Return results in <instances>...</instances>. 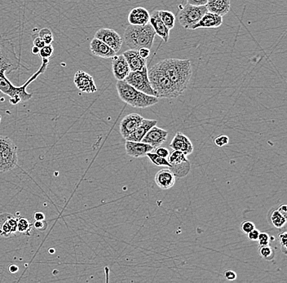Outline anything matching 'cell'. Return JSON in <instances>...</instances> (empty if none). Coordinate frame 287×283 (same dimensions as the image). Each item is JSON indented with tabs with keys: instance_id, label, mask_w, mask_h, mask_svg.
<instances>
[{
	"instance_id": "6da1fadb",
	"label": "cell",
	"mask_w": 287,
	"mask_h": 283,
	"mask_svg": "<svg viewBox=\"0 0 287 283\" xmlns=\"http://www.w3.org/2000/svg\"><path fill=\"white\" fill-rule=\"evenodd\" d=\"M22 65L17 56L15 46L12 40H8L0 34V91L10 97V103L17 105L32 98L33 94L28 93L26 87L34 82L40 75L47 70L46 64L42 63L40 70L31 76L27 82L20 87H16L6 77V73H11L18 70Z\"/></svg>"
},
{
	"instance_id": "7a4b0ae2",
	"label": "cell",
	"mask_w": 287,
	"mask_h": 283,
	"mask_svg": "<svg viewBox=\"0 0 287 283\" xmlns=\"http://www.w3.org/2000/svg\"><path fill=\"white\" fill-rule=\"evenodd\" d=\"M157 65L166 74L174 87L181 95L186 90L193 75L191 61L168 58L160 61Z\"/></svg>"
},
{
	"instance_id": "3957f363",
	"label": "cell",
	"mask_w": 287,
	"mask_h": 283,
	"mask_svg": "<svg viewBox=\"0 0 287 283\" xmlns=\"http://www.w3.org/2000/svg\"><path fill=\"white\" fill-rule=\"evenodd\" d=\"M156 33L150 23L145 26H130L124 32V42L130 49L138 50L141 47L151 49Z\"/></svg>"
},
{
	"instance_id": "277c9868",
	"label": "cell",
	"mask_w": 287,
	"mask_h": 283,
	"mask_svg": "<svg viewBox=\"0 0 287 283\" xmlns=\"http://www.w3.org/2000/svg\"><path fill=\"white\" fill-rule=\"evenodd\" d=\"M116 87L122 101L132 107L144 109L154 106L159 102V98L156 96H150L138 91L125 80H119Z\"/></svg>"
},
{
	"instance_id": "5b68a950",
	"label": "cell",
	"mask_w": 287,
	"mask_h": 283,
	"mask_svg": "<svg viewBox=\"0 0 287 283\" xmlns=\"http://www.w3.org/2000/svg\"><path fill=\"white\" fill-rule=\"evenodd\" d=\"M148 75L153 89L156 91L159 98L173 99L180 96L166 74L157 64L148 71Z\"/></svg>"
},
{
	"instance_id": "8992f818",
	"label": "cell",
	"mask_w": 287,
	"mask_h": 283,
	"mask_svg": "<svg viewBox=\"0 0 287 283\" xmlns=\"http://www.w3.org/2000/svg\"><path fill=\"white\" fill-rule=\"evenodd\" d=\"M17 162V145L7 136H0V172L12 171Z\"/></svg>"
},
{
	"instance_id": "52a82bcc",
	"label": "cell",
	"mask_w": 287,
	"mask_h": 283,
	"mask_svg": "<svg viewBox=\"0 0 287 283\" xmlns=\"http://www.w3.org/2000/svg\"><path fill=\"white\" fill-rule=\"evenodd\" d=\"M208 12L207 8L204 6H194V5H185L182 9L180 10L178 20L180 26L186 29L192 30V27L196 25L205 13Z\"/></svg>"
},
{
	"instance_id": "ba28073f",
	"label": "cell",
	"mask_w": 287,
	"mask_h": 283,
	"mask_svg": "<svg viewBox=\"0 0 287 283\" xmlns=\"http://www.w3.org/2000/svg\"><path fill=\"white\" fill-rule=\"evenodd\" d=\"M124 80L138 91L158 97L156 91H154L150 83L147 67L141 71H131Z\"/></svg>"
},
{
	"instance_id": "9c48e42d",
	"label": "cell",
	"mask_w": 287,
	"mask_h": 283,
	"mask_svg": "<svg viewBox=\"0 0 287 283\" xmlns=\"http://www.w3.org/2000/svg\"><path fill=\"white\" fill-rule=\"evenodd\" d=\"M95 38L105 42V44L111 47L116 53L120 51L123 42L121 36L112 29H100L95 35Z\"/></svg>"
},
{
	"instance_id": "30bf717a",
	"label": "cell",
	"mask_w": 287,
	"mask_h": 283,
	"mask_svg": "<svg viewBox=\"0 0 287 283\" xmlns=\"http://www.w3.org/2000/svg\"><path fill=\"white\" fill-rule=\"evenodd\" d=\"M74 82L76 87L84 93L92 94L97 91L93 77L85 71H79L75 73Z\"/></svg>"
},
{
	"instance_id": "8fae6325",
	"label": "cell",
	"mask_w": 287,
	"mask_h": 283,
	"mask_svg": "<svg viewBox=\"0 0 287 283\" xmlns=\"http://www.w3.org/2000/svg\"><path fill=\"white\" fill-rule=\"evenodd\" d=\"M17 233V218L10 213L0 214V236L9 238Z\"/></svg>"
},
{
	"instance_id": "7c38bea8",
	"label": "cell",
	"mask_w": 287,
	"mask_h": 283,
	"mask_svg": "<svg viewBox=\"0 0 287 283\" xmlns=\"http://www.w3.org/2000/svg\"><path fill=\"white\" fill-rule=\"evenodd\" d=\"M168 136V132L164 129L159 128L158 126H153L150 129L146 135L144 136L141 142L149 144L151 145L154 149L161 146L164 142H166V139Z\"/></svg>"
},
{
	"instance_id": "4fadbf2b",
	"label": "cell",
	"mask_w": 287,
	"mask_h": 283,
	"mask_svg": "<svg viewBox=\"0 0 287 283\" xmlns=\"http://www.w3.org/2000/svg\"><path fill=\"white\" fill-rule=\"evenodd\" d=\"M144 118L137 114H130L124 117L120 122V133L124 139L130 136L140 126Z\"/></svg>"
},
{
	"instance_id": "5bb4252c",
	"label": "cell",
	"mask_w": 287,
	"mask_h": 283,
	"mask_svg": "<svg viewBox=\"0 0 287 283\" xmlns=\"http://www.w3.org/2000/svg\"><path fill=\"white\" fill-rule=\"evenodd\" d=\"M113 74L115 79L119 80H124L131 72L127 61L123 55H115L112 57Z\"/></svg>"
},
{
	"instance_id": "9a60e30c",
	"label": "cell",
	"mask_w": 287,
	"mask_h": 283,
	"mask_svg": "<svg viewBox=\"0 0 287 283\" xmlns=\"http://www.w3.org/2000/svg\"><path fill=\"white\" fill-rule=\"evenodd\" d=\"M170 146L173 150L180 151L186 156L191 155L194 151V145L192 144L191 141L181 132L175 134V136L170 142Z\"/></svg>"
},
{
	"instance_id": "2e32d148",
	"label": "cell",
	"mask_w": 287,
	"mask_h": 283,
	"mask_svg": "<svg viewBox=\"0 0 287 283\" xmlns=\"http://www.w3.org/2000/svg\"><path fill=\"white\" fill-rule=\"evenodd\" d=\"M125 149L126 154L132 158L144 157L146 156V154L152 152L154 150V148L149 144L129 141H126Z\"/></svg>"
},
{
	"instance_id": "e0dca14e",
	"label": "cell",
	"mask_w": 287,
	"mask_h": 283,
	"mask_svg": "<svg viewBox=\"0 0 287 283\" xmlns=\"http://www.w3.org/2000/svg\"><path fill=\"white\" fill-rule=\"evenodd\" d=\"M124 57L127 61L131 71H141L147 67V61L138 53L137 50L129 49L124 52Z\"/></svg>"
},
{
	"instance_id": "ac0fdd59",
	"label": "cell",
	"mask_w": 287,
	"mask_h": 283,
	"mask_svg": "<svg viewBox=\"0 0 287 283\" xmlns=\"http://www.w3.org/2000/svg\"><path fill=\"white\" fill-rule=\"evenodd\" d=\"M223 24V17L207 12L204 14L201 20L192 27V30L197 29H215L220 27Z\"/></svg>"
},
{
	"instance_id": "d6986e66",
	"label": "cell",
	"mask_w": 287,
	"mask_h": 283,
	"mask_svg": "<svg viewBox=\"0 0 287 283\" xmlns=\"http://www.w3.org/2000/svg\"><path fill=\"white\" fill-rule=\"evenodd\" d=\"M90 50L94 56L101 58H112L113 56L117 54L111 47L105 44V42L95 37L90 42Z\"/></svg>"
},
{
	"instance_id": "ffe728a7",
	"label": "cell",
	"mask_w": 287,
	"mask_h": 283,
	"mask_svg": "<svg viewBox=\"0 0 287 283\" xmlns=\"http://www.w3.org/2000/svg\"><path fill=\"white\" fill-rule=\"evenodd\" d=\"M150 24L155 31L156 36L161 38L164 42H168L170 30L164 25L161 18L159 17V11L155 10L152 12V14L150 15Z\"/></svg>"
},
{
	"instance_id": "44dd1931",
	"label": "cell",
	"mask_w": 287,
	"mask_h": 283,
	"mask_svg": "<svg viewBox=\"0 0 287 283\" xmlns=\"http://www.w3.org/2000/svg\"><path fill=\"white\" fill-rule=\"evenodd\" d=\"M176 178L169 169H163L157 172L154 181L161 190H169L175 185Z\"/></svg>"
},
{
	"instance_id": "7402d4cb",
	"label": "cell",
	"mask_w": 287,
	"mask_h": 283,
	"mask_svg": "<svg viewBox=\"0 0 287 283\" xmlns=\"http://www.w3.org/2000/svg\"><path fill=\"white\" fill-rule=\"evenodd\" d=\"M157 120H144L140 124V126L135 129V131L127 136L125 140L129 141H135V142H141L144 136L146 135L150 129L152 128L153 126H156Z\"/></svg>"
},
{
	"instance_id": "603a6c76",
	"label": "cell",
	"mask_w": 287,
	"mask_h": 283,
	"mask_svg": "<svg viewBox=\"0 0 287 283\" xmlns=\"http://www.w3.org/2000/svg\"><path fill=\"white\" fill-rule=\"evenodd\" d=\"M150 12L145 7H135L129 12L128 21L130 25L145 26L150 23Z\"/></svg>"
},
{
	"instance_id": "cb8c5ba5",
	"label": "cell",
	"mask_w": 287,
	"mask_h": 283,
	"mask_svg": "<svg viewBox=\"0 0 287 283\" xmlns=\"http://www.w3.org/2000/svg\"><path fill=\"white\" fill-rule=\"evenodd\" d=\"M231 2L230 0H208L205 7L208 12L224 17L229 12Z\"/></svg>"
},
{
	"instance_id": "d4e9b609",
	"label": "cell",
	"mask_w": 287,
	"mask_h": 283,
	"mask_svg": "<svg viewBox=\"0 0 287 283\" xmlns=\"http://www.w3.org/2000/svg\"><path fill=\"white\" fill-rule=\"evenodd\" d=\"M268 218L271 224L277 229H283L285 227L287 224V217L275 209H272L269 211Z\"/></svg>"
},
{
	"instance_id": "484cf974",
	"label": "cell",
	"mask_w": 287,
	"mask_h": 283,
	"mask_svg": "<svg viewBox=\"0 0 287 283\" xmlns=\"http://www.w3.org/2000/svg\"><path fill=\"white\" fill-rule=\"evenodd\" d=\"M190 167H191L190 162L189 160H187V161L183 162H180V163L172 165L169 168L172 172L173 175L175 176V178H183L189 173Z\"/></svg>"
},
{
	"instance_id": "4316f807",
	"label": "cell",
	"mask_w": 287,
	"mask_h": 283,
	"mask_svg": "<svg viewBox=\"0 0 287 283\" xmlns=\"http://www.w3.org/2000/svg\"><path fill=\"white\" fill-rule=\"evenodd\" d=\"M159 15L164 25L170 31L174 28L175 24V16L173 14L172 12H170V11H166V10H161V11H159Z\"/></svg>"
},
{
	"instance_id": "83f0119b",
	"label": "cell",
	"mask_w": 287,
	"mask_h": 283,
	"mask_svg": "<svg viewBox=\"0 0 287 283\" xmlns=\"http://www.w3.org/2000/svg\"><path fill=\"white\" fill-rule=\"evenodd\" d=\"M32 225L26 218H17V232L26 236H31Z\"/></svg>"
},
{
	"instance_id": "f1b7e54d",
	"label": "cell",
	"mask_w": 287,
	"mask_h": 283,
	"mask_svg": "<svg viewBox=\"0 0 287 283\" xmlns=\"http://www.w3.org/2000/svg\"><path fill=\"white\" fill-rule=\"evenodd\" d=\"M259 255L266 261L272 262L275 259L276 251L274 248L267 245V246H259Z\"/></svg>"
},
{
	"instance_id": "f546056e",
	"label": "cell",
	"mask_w": 287,
	"mask_h": 283,
	"mask_svg": "<svg viewBox=\"0 0 287 283\" xmlns=\"http://www.w3.org/2000/svg\"><path fill=\"white\" fill-rule=\"evenodd\" d=\"M186 155H184L182 152L180 151H178V150H174L172 153H170L168 156V161L169 163H170V166H172V165H175V164H179L180 162H183L187 161Z\"/></svg>"
},
{
	"instance_id": "4dcf8cb0",
	"label": "cell",
	"mask_w": 287,
	"mask_h": 283,
	"mask_svg": "<svg viewBox=\"0 0 287 283\" xmlns=\"http://www.w3.org/2000/svg\"><path fill=\"white\" fill-rule=\"evenodd\" d=\"M146 156H147L149 159H150V161L152 162L154 165H156L158 166H168L170 167V163H169L168 161L165 158L161 157L159 155H157L155 153H148L146 154Z\"/></svg>"
},
{
	"instance_id": "1f68e13d",
	"label": "cell",
	"mask_w": 287,
	"mask_h": 283,
	"mask_svg": "<svg viewBox=\"0 0 287 283\" xmlns=\"http://www.w3.org/2000/svg\"><path fill=\"white\" fill-rule=\"evenodd\" d=\"M39 37L44 41L46 45L51 44L54 41L53 35L48 28L42 29L39 33Z\"/></svg>"
},
{
	"instance_id": "d6a6232c",
	"label": "cell",
	"mask_w": 287,
	"mask_h": 283,
	"mask_svg": "<svg viewBox=\"0 0 287 283\" xmlns=\"http://www.w3.org/2000/svg\"><path fill=\"white\" fill-rule=\"evenodd\" d=\"M53 52L54 47L52 45H45L44 47L40 49L39 55L42 59H48V60H50L52 55H53Z\"/></svg>"
},
{
	"instance_id": "836d02e7",
	"label": "cell",
	"mask_w": 287,
	"mask_h": 283,
	"mask_svg": "<svg viewBox=\"0 0 287 283\" xmlns=\"http://www.w3.org/2000/svg\"><path fill=\"white\" fill-rule=\"evenodd\" d=\"M278 240H279V243H280L281 246H282V251H283V254H285V255H287V231L283 232V233H281V234H278Z\"/></svg>"
},
{
	"instance_id": "e575fe53",
	"label": "cell",
	"mask_w": 287,
	"mask_h": 283,
	"mask_svg": "<svg viewBox=\"0 0 287 283\" xmlns=\"http://www.w3.org/2000/svg\"><path fill=\"white\" fill-rule=\"evenodd\" d=\"M257 241L259 243V246H267L270 243V236L267 233H259Z\"/></svg>"
},
{
	"instance_id": "d590c367",
	"label": "cell",
	"mask_w": 287,
	"mask_h": 283,
	"mask_svg": "<svg viewBox=\"0 0 287 283\" xmlns=\"http://www.w3.org/2000/svg\"><path fill=\"white\" fill-rule=\"evenodd\" d=\"M229 142V136L225 135L217 136L214 139V143L217 145L218 147H224L225 145H228Z\"/></svg>"
},
{
	"instance_id": "8d00e7d4",
	"label": "cell",
	"mask_w": 287,
	"mask_h": 283,
	"mask_svg": "<svg viewBox=\"0 0 287 283\" xmlns=\"http://www.w3.org/2000/svg\"><path fill=\"white\" fill-rule=\"evenodd\" d=\"M255 229V226H254V224L251 221H249V220H246V221H243L241 225V230L244 233V234H247L248 233H250L251 230Z\"/></svg>"
},
{
	"instance_id": "74e56055",
	"label": "cell",
	"mask_w": 287,
	"mask_h": 283,
	"mask_svg": "<svg viewBox=\"0 0 287 283\" xmlns=\"http://www.w3.org/2000/svg\"><path fill=\"white\" fill-rule=\"evenodd\" d=\"M33 226L35 228V229H36V230L43 232L47 230V222L45 220H35V222L34 223Z\"/></svg>"
},
{
	"instance_id": "f35d334b",
	"label": "cell",
	"mask_w": 287,
	"mask_h": 283,
	"mask_svg": "<svg viewBox=\"0 0 287 283\" xmlns=\"http://www.w3.org/2000/svg\"><path fill=\"white\" fill-rule=\"evenodd\" d=\"M155 154L157 155H159V156H161V157L165 158H168L169 155H170V152H169V150L166 148L164 147H159L156 148L155 149Z\"/></svg>"
},
{
	"instance_id": "ab89813d",
	"label": "cell",
	"mask_w": 287,
	"mask_h": 283,
	"mask_svg": "<svg viewBox=\"0 0 287 283\" xmlns=\"http://www.w3.org/2000/svg\"><path fill=\"white\" fill-rule=\"evenodd\" d=\"M246 235H247L248 239L250 241H257V239L259 238V231L256 229H254L250 233H248Z\"/></svg>"
},
{
	"instance_id": "60d3db41",
	"label": "cell",
	"mask_w": 287,
	"mask_h": 283,
	"mask_svg": "<svg viewBox=\"0 0 287 283\" xmlns=\"http://www.w3.org/2000/svg\"><path fill=\"white\" fill-rule=\"evenodd\" d=\"M138 53L142 58L147 59L150 55V49L147 47H141L140 49H138Z\"/></svg>"
},
{
	"instance_id": "b9f144b4",
	"label": "cell",
	"mask_w": 287,
	"mask_h": 283,
	"mask_svg": "<svg viewBox=\"0 0 287 283\" xmlns=\"http://www.w3.org/2000/svg\"><path fill=\"white\" fill-rule=\"evenodd\" d=\"M224 277L229 281H234L237 279V274L235 272L232 271V270H226V271L224 272Z\"/></svg>"
},
{
	"instance_id": "7bdbcfd3",
	"label": "cell",
	"mask_w": 287,
	"mask_h": 283,
	"mask_svg": "<svg viewBox=\"0 0 287 283\" xmlns=\"http://www.w3.org/2000/svg\"><path fill=\"white\" fill-rule=\"evenodd\" d=\"M208 0H187L188 3L194 6H204L206 4Z\"/></svg>"
},
{
	"instance_id": "ee69618b",
	"label": "cell",
	"mask_w": 287,
	"mask_h": 283,
	"mask_svg": "<svg viewBox=\"0 0 287 283\" xmlns=\"http://www.w3.org/2000/svg\"><path fill=\"white\" fill-rule=\"evenodd\" d=\"M45 45L46 44H45L44 41H43V40H42L40 37H37L36 39H35V40H34V46L37 47L38 48H40V49H41L42 47H44Z\"/></svg>"
},
{
	"instance_id": "f6af8a7d",
	"label": "cell",
	"mask_w": 287,
	"mask_h": 283,
	"mask_svg": "<svg viewBox=\"0 0 287 283\" xmlns=\"http://www.w3.org/2000/svg\"><path fill=\"white\" fill-rule=\"evenodd\" d=\"M34 218H35V220H45V215L42 212L37 211V212L35 213V215H34Z\"/></svg>"
},
{
	"instance_id": "bcb514c9",
	"label": "cell",
	"mask_w": 287,
	"mask_h": 283,
	"mask_svg": "<svg viewBox=\"0 0 287 283\" xmlns=\"http://www.w3.org/2000/svg\"><path fill=\"white\" fill-rule=\"evenodd\" d=\"M278 211L279 212L282 213L284 216L287 217V205L286 204H282L279 207H278Z\"/></svg>"
},
{
	"instance_id": "7dc6e473",
	"label": "cell",
	"mask_w": 287,
	"mask_h": 283,
	"mask_svg": "<svg viewBox=\"0 0 287 283\" xmlns=\"http://www.w3.org/2000/svg\"><path fill=\"white\" fill-rule=\"evenodd\" d=\"M9 271L11 272V273H12V274H16V273H17V271H18V267L17 266V265H11V266H9Z\"/></svg>"
},
{
	"instance_id": "c3c4849f",
	"label": "cell",
	"mask_w": 287,
	"mask_h": 283,
	"mask_svg": "<svg viewBox=\"0 0 287 283\" xmlns=\"http://www.w3.org/2000/svg\"><path fill=\"white\" fill-rule=\"evenodd\" d=\"M40 48H38V47H35V46H34L33 48L31 49V52H32L34 55H39V53H40Z\"/></svg>"
},
{
	"instance_id": "681fc988",
	"label": "cell",
	"mask_w": 287,
	"mask_h": 283,
	"mask_svg": "<svg viewBox=\"0 0 287 283\" xmlns=\"http://www.w3.org/2000/svg\"><path fill=\"white\" fill-rule=\"evenodd\" d=\"M1 120H2V116L0 115V123H1Z\"/></svg>"
}]
</instances>
